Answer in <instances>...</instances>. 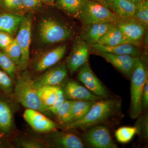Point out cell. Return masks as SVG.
Returning a JSON list of instances; mask_svg holds the SVG:
<instances>
[{"label":"cell","instance_id":"obj_28","mask_svg":"<svg viewBox=\"0 0 148 148\" xmlns=\"http://www.w3.org/2000/svg\"><path fill=\"white\" fill-rule=\"evenodd\" d=\"M137 133L138 130L136 127L124 126L117 130L115 135L119 142L124 144L130 142Z\"/></svg>","mask_w":148,"mask_h":148},{"label":"cell","instance_id":"obj_25","mask_svg":"<svg viewBox=\"0 0 148 148\" xmlns=\"http://www.w3.org/2000/svg\"><path fill=\"white\" fill-rule=\"evenodd\" d=\"M37 88L39 96L43 104L48 108L53 106L56 97L53 86H43Z\"/></svg>","mask_w":148,"mask_h":148},{"label":"cell","instance_id":"obj_21","mask_svg":"<svg viewBox=\"0 0 148 148\" xmlns=\"http://www.w3.org/2000/svg\"><path fill=\"white\" fill-rule=\"evenodd\" d=\"M88 0H57L53 6L69 16L77 19Z\"/></svg>","mask_w":148,"mask_h":148},{"label":"cell","instance_id":"obj_1","mask_svg":"<svg viewBox=\"0 0 148 148\" xmlns=\"http://www.w3.org/2000/svg\"><path fill=\"white\" fill-rule=\"evenodd\" d=\"M121 103L115 99L102 98L95 101L87 113L80 119L61 125L64 130H86L90 127L108 122L120 112Z\"/></svg>","mask_w":148,"mask_h":148},{"label":"cell","instance_id":"obj_13","mask_svg":"<svg viewBox=\"0 0 148 148\" xmlns=\"http://www.w3.org/2000/svg\"><path fill=\"white\" fill-rule=\"evenodd\" d=\"M23 117L27 123L37 132L47 133L54 131L56 128L54 122L36 110L27 108L23 114Z\"/></svg>","mask_w":148,"mask_h":148},{"label":"cell","instance_id":"obj_9","mask_svg":"<svg viewBox=\"0 0 148 148\" xmlns=\"http://www.w3.org/2000/svg\"><path fill=\"white\" fill-rule=\"evenodd\" d=\"M77 78L92 94L101 98H108V91L92 71L88 62L79 70Z\"/></svg>","mask_w":148,"mask_h":148},{"label":"cell","instance_id":"obj_27","mask_svg":"<svg viewBox=\"0 0 148 148\" xmlns=\"http://www.w3.org/2000/svg\"><path fill=\"white\" fill-rule=\"evenodd\" d=\"M133 18L148 27V0H143L136 4Z\"/></svg>","mask_w":148,"mask_h":148},{"label":"cell","instance_id":"obj_37","mask_svg":"<svg viewBox=\"0 0 148 148\" xmlns=\"http://www.w3.org/2000/svg\"><path fill=\"white\" fill-rule=\"evenodd\" d=\"M147 80L144 86L142 98H141V107L142 111L146 110L148 106V81Z\"/></svg>","mask_w":148,"mask_h":148},{"label":"cell","instance_id":"obj_4","mask_svg":"<svg viewBox=\"0 0 148 148\" xmlns=\"http://www.w3.org/2000/svg\"><path fill=\"white\" fill-rule=\"evenodd\" d=\"M29 74L24 73L18 78L14 88V95L17 101L27 108L41 112L49 111L40 99L38 90L33 84Z\"/></svg>","mask_w":148,"mask_h":148},{"label":"cell","instance_id":"obj_42","mask_svg":"<svg viewBox=\"0 0 148 148\" xmlns=\"http://www.w3.org/2000/svg\"><path fill=\"white\" fill-rule=\"evenodd\" d=\"M2 4V0H0V8Z\"/></svg>","mask_w":148,"mask_h":148},{"label":"cell","instance_id":"obj_38","mask_svg":"<svg viewBox=\"0 0 148 148\" xmlns=\"http://www.w3.org/2000/svg\"><path fill=\"white\" fill-rule=\"evenodd\" d=\"M138 122V125L135 126L137 127L138 132L140 130L143 132V134L146 138L148 137V117L145 116L144 118H142Z\"/></svg>","mask_w":148,"mask_h":148},{"label":"cell","instance_id":"obj_23","mask_svg":"<svg viewBox=\"0 0 148 148\" xmlns=\"http://www.w3.org/2000/svg\"><path fill=\"white\" fill-rule=\"evenodd\" d=\"M125 43H130L115 24L107 31L98 42L99 44L108 46H115Z\"/></svg>","mask_w":148,"mask_h":148},{"label":"cell","instance_id":"obj_36","mask_svg":"<svg viewBox=\"0 0 148 148\" xmlns=\"http://www.w3.org/2000/svg\"><path fill=\"white\" fill-rule=\"evenodd\" d=\"M13 40L10 34L0 31V48L2 49L3 50L8 46Z\"/></svg>","mask_w":148,"mask_h":148},{"label":"cell","instance_id":"obj_44","mask_svg":"<svg viewBox=\"0 0 148 148\" xmlns=\"http://www.w3.org/2000/svg\"></svg>","mask_w":148,"mask_h":148},{"label":"cell","instance_id":"obj_30","mask_svg":"<svg viewBox=\"0 0 148 148\" xmlns=\"http://www.w3.org/2000/svg\"><path fill=\"white\" fill-rule=\"evenodd\" d=\"M3 50V52L13 61L16 66H18L21 60V51L15 39H13L10 45Z\"/></svg>","mask_w":148,"mask_h":148},{"label":"cell","instance_id":"obj_11","mask_svg":"<svg viewBox=\"0 0 148 148\" xmlns=\"http://www.w3.org/2000/svg\"><path fill=\"white\" fill-rule=\"evenodd\" d=\"M8 97L0 91V139L7 137L13 129V106Z\"/></svg>","mask_w":148,"mask_h":148},{"label":"cell","instance_id":"obj_34","mask_svg":"<svg viewBox=\"0 0 148 148\" xmlns=\"http://www.w3.org/2000/svg\"><path fill=\"white\" fill-rule=\"evenodd\" d=\"M21 147L24 148H45L44 144L40 141L32 138H25L20 140L18 143Z\"/></svg>","mask_w":148,"mask_h":148},{"label":"cell","instance_id":"obj_40","mask_svg":"<svg viewBox=\"0 0 148 148\" xmlns=\"http://www.w3.org/2000/svg\"><path fill=\"white\" fill-rule=\"evenodd\" d=\"M92 1H98V2L101 3L102 4L104 5H105L108 7V5L106 3V2L105 1V0H92Z\"/></svg>","mask_w":148,"mask_h":148},{"label":"cell","instance_id":"obj_8","mask_svg":"<svg viewBox=\"0 0 148 148\" xmlns=\"http://www.w3.org/2000/svg\"><path fill=\"white\" fill-rule=\"evenodd\" d=\"M90 47L84 41L78 36L75 38L71 51L66 58V66L71 73L79 71L88 62Z\"/></svg>","mask_w":148,"mask_h":148},{"label":"cell","instance_id":"obj_17","mask_svg":"<svg viewBox=\"0 0 148 148\" xmlns=\"http://www.w3.org/2000/svg\"><path fill=\"white\" fill-rule=\"evenodd\" d=\"M115 24L100 23L82 25L79 36L90 46L98 43L103 35Z\"/></svg>","mask_w":148,"mask_h":148},{"label":"cell","instance_id":"obj_29","mask_svg":"<svg viewBox=\"0 0 148 148\" xmlns=\"http://www.w3.org/2000/svg\"><path fill=\"white\" fill-rule=\"evenodd\" d=\"M16 65L3 51H0V69L13 79L16 75Z\"/></svg>","mask_w":148,"mask_h":148},{"label":"cell","instance_id":"obj_12","mask_svg":"<svg viewBox=\"0 0 148 148\" xmlns=\"http://www.w3.org/2000/svg\"><path fill=\"white\" fill-rule=\"evenodd\" d=\"M115 24L130 43L138 46L140 45L147 28L133 18L121 20Z\"/></svg>","mask_w":148,"mask_h":148},{"label":"cell","instance_id":"obj_15","mask_svg":"<svg viewBox=\"0 0 148 148\" xmlns=\"http://www.w3.org/2000/svg\"><path fill=\"white\" fill-rule=\"evenodd\" d=\"M95 53L106 59L129 79L139 58L127 55H116L106 53Z\"/></svg>","mask_w":148,"mask_h":148},{"label":"cell","instance_id":"obj_5","mask_svg":"<svg viewBox=\"0 0 148 148\" xmlns=\"http://www.w3.org/2000/svg\"><path fill=\"white\" fill-rule=\"evenodd\" d=\"M77 19L82 25L100 23L116 24L121 20L119 17L108 7L92 0H88Z\"/></svg>","mask_w":148,"mask_h":148},{"label":"cell","instance_id":"obj_2","mask_svg":"<svg viewBox=\"0 0 148 148\" xmlns=\"http://www.w3.org/2000/svg\"><path fill=\"white\" fill-rule=\"evenodd\" d=\"M75 33V29L70 24L54 17L43 18L39 24L40 39L47 44L69 40L74 37Z\"/></svg>","mask_w":148,"mask_h":148},{"label":"cell","instance_id":"obj_10","mask_svg":"<svg viewBox=\"0 0 148 148\" xmlns=\"http://www.w3.org/2000/svg\"><path fill=\"white\" fill-rule=\"evenodd\" d=\"M46 137L47 143L51 147L83 148L84 144L78 136L68 130L52 131Z\"/></svg>","mask_w":148,"mask_h":148},{"label":"cell","instance_id":"obj_32","mask_svg":"<svg viewBox=\"0 0 148 148\" xmlns=\"http://www.w3.org/2000/svg\"><path fill=\"white\" fill-rule=\"evenodd\" d=\"M56 94V100L54 104L48 108L49 111L56 115L58 109L62 106L65 100V96L62 88L58 86H53Z\"/></svg>","mask_w":148,"mask_h":148},{"label":"cell","instance_id":"obj_14","mask_svg":"<svg viewBox=\"0 0 148 148\" xmlns=\"http://www.w3.org/2000/svg\"><path fill=\"white\" fill-rule=\"evenodd\" d=\"M68 71L66 64H60L51 68L44 73L33 80V84L36 88L58 86L66 78Z\"/></svg>","mask_w":148,"mask_h":148},{"label":"cell","instance_id":"obj_31","mask_svg":"<svg viewBox=\"0 0 148 148\" xmlns=\"http://www.w3.org/2000/svg\"><path fill=\"white\" fill-rule=\"evenodd\" d=\"M13 90V84L11 78L0 69V91L8 94Z\"/></svg>","mask_w":148,"mask_h":148},{"label":"cell","instance_id":"obj_20","mask_svg":"<svg viewBox=\"0 0 148 148\" xmlns=\"http://www.w3.org/2000/svg\"><path fill=\"white\" fill-rule=\"evenodd\" d=\"M108 7L116 14L121 20L133 18L135 5L127 0H105Z\"/></svg>","mask_w":148,"mask_h":148},{"label":"cell","instance_id":"obj_41","mask_svg":"<svg viewBox=\"0 0 148 148\" xmlns=\"http://www.w3.org/2000/svg\"><path fill=\"white\" fill-rule=\"evenodd\" d=\"M127 1L136 4L140 2L143 0H127Z\"/></svg>","mask_w":148,"mask_h":148},{"label":"cell","instance_id":"obj_22","mask_svg":"<svg viewBox=\"0 0 148 148\" xmlns=\"http://www.w3.org/2000/svg\"><path fill=\"white\" fill-rule=\"evenodd\" d=\"M24 16L16 13L0 14V31L11 35L16 32Z\"/></svg>","mask_w":148,"mask_h":148},{"label":"cell","instance_id":"obj_43","mask_svg":"<svg viewBox=\"0 0 148 148\" xmlns=\"http://www.w3.org/2000/svg\"><path fill=\"white\" fill-rule=\"evenodd\" d=\"M145 1H147V0H145Z\"/></svg>","mask_w":148,"mask_h":148},{"label":"cell","instance_id":"obj_3","mask_svg":"<svg viewBox=\"0 0 148 148\" xmlns=\"http://www.w3.org/2000/svg\"><path fill=\"white\" fill-rule=\"evenodd\" d=\"M147 57L142 54L138 58L133 69L131 80L130 95L131 103L130 115L133 119L138 118L142 112L141 98L145 83L148 80V67Z\"/></svg>","mask_w":148,"mask_h":148},{"label":"cell","instance_id":"obj_7","mask_svg":"<svg viewBox=\"0 0 148 148\" xmlns=\"http://www.w3.org/2000/svg\"><path fill=\"white\" fill-rule=\"evenodd\" d=\"M84 142L90 147L95 148H116L108 127L99 125L86 130L83 135Z\"/></svg>","mask_w":148,"mask_h":148},{"label":"cell","instance_id":"obj_39","mask_svg":"<svg viewBox=\"0 0 148 148\" xmlns=\"http://www.w3.org/2000/svg\"><path fill=\"white\" fill-rule=\"evenodd\" d=\"M43 3L49 5H53L57 0H40Z\"/></svg>","mask_w":148,"mask_h":148},{"label":"cell","instance_id":"obj_33","mask_svg":"<svg viewBox=\"0 0 148 148\" xmlns=\"http://www.w3.org/2000/svg\"><path fill=\"white\" fill-rule=\"evenodd\" d=\"M2 4L7 10L12 12L23 11V0H2Z\"/></svg>","mask_w":148,"mask_h":148},{"label":"cell","instance_id":"obj_18","mask_svg":"<svg viewBox=\"0 0 148 148\" xmlns=\"http://www.w3.org/2000/svg\"><path fill=\"white\" fill-rule=\"evenodd\" d=\"M62 89L65 98L70 100L96 101L103 98L92 94L85 86L74 80L68 81Z\"/></svg>","mask_w":148,"mask_h":148},{"label":"cell","instance_id":"obj_19","mask_svg":"<svg viewBox=\"0 0 148 148\" xmlns=\"http://www.w3.org/2000/svg\"><path fill=\"white\" fill-rule=\"evenodd\" d=\"M89 47L95 53H106L116 55H127L135 57H139L142 53L138 46L130 43L115 46L103 45L97 43Z\"/></svg>","mask_w":148,"mask_h":148},{"label":"cell","instance_id":"obj_26","mask_svg":"<svg viewBox=\"0 0 148 148\" xmlns=\"http://www.w3.org/2000/svg\"><path fill=\"white\" fill-rule=\"evenodd\" d=\"M73 102V100H66L56 114L58 121L61 125L71 122V109Z\"/></svg>","mask_w":148,"mask_h":148},{"label":"cell","instance_id":"obj_6","mask_svg":"<svg viewBox=\"0 0 148 148\" xmlns=\"http://www.w3.org/2000/svg\"><path fill=\"white\" fill-rule=\"evenodd\" d=\"M32 22V16L30 15L24 16L18 27V34L15 38L21 49V58L18 67L22 71L27 69L30 62Z\"/></svg>","mask_w":148,"mask_h":148},{"label":"cell","instance_id":"obj_35","mask_svg":"<svg viewBox=\"0 0 148 148\" xmlns=\"http://www.w3.org/2000/svg\"><path fill=\"white\" fill-rule=\"evenodd\" d=\"M40 0H23V11L33 10L40 7Z\"/></svg>","mask_w":148,"mask_h":148},{"label":"cell","instance_id":"obj_24","mask_svg":"<svg viewBox=\"0 0 148 148\" xmlns=\"http://www.w3.org/2000/svg\"><path fill=\"white\" fill-rule=\"evenodd\" d=\"M95 102V101H74L71 109L72 122L78 120L84 116Z\"/></svg>","mask_w":148,"mask_h":148},{"label":"cell","instance_id":"obj_16","mask_svg":"<svg viewBox=\"0 0 148 148\" xmlns=\"http://www.w3.org/2000/svg\"><path fill=\"white\" fill-rule=\"evenodd\" d=\"M67 50L66 45L58 46L43 54L37 59L34 66L35 71L42 72L50 69L64 57Z\"/></svg>","mask_w":148,"mask_h":148}]
</instances>
